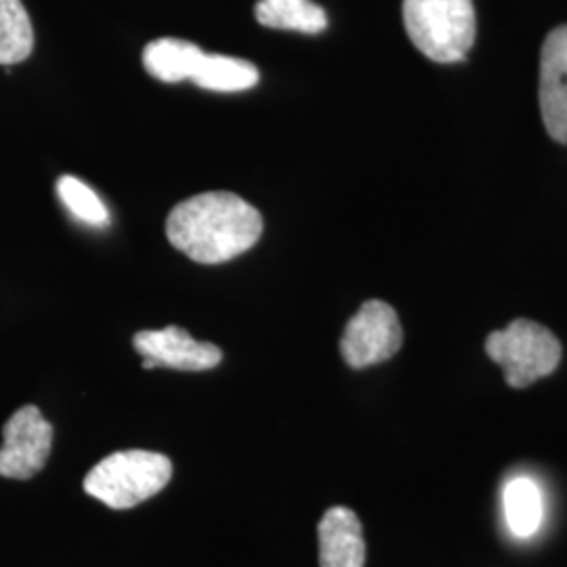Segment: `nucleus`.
I'll return each mask as SVG.
<instances>
[{
    "label": "nucleus",
    "instance_id": "nucleus-1",
    "mask_svg": "<svg viewBox=\"0 0 567 567\" xmlns=\"http://www.w3.org/2000/svg\"><path fill=\"white\" fill-rule=\"evenodd\" d=\"M261 236V213L231 192H204L177 204L166 217L168 243L196 264L231 261Z\"/></svg>",
    "mask_w": 567,
    "mask_h": 567
},
{
    "label": "nucleus",
    "instance_id": "nucleus-2",
    "mask_svg": "<svg viewBox=\"0 0 567 567\" xmlns=\"http://www.w3.org/2000/svg\"><path fill=\"white\" fill-rule=\"evenodd\" d=\"M173 475V463L158 452L122 450L93 466L84 477V492L116 511L137 507L156 496Z\"/></svg>",
    "mask_w": 567,
    "mask_h": 567
},
{
    "label": "nucleus",
    "instance_id": "nucleus-3",
    "mask_svg": "<svg viewBox=\"0 0 567 567\" xmlns=\"http://www.w3.org/2000/svg\"><path fill=\"white\" fill-rule=\"evenodd\" d=\"M402 13L410 41L429 60L463 61L475 42L473 0H404Z\"/></svg>",
    "mask_w": 567,
    "mask_h": 567
},
{
    "label": "nucleus",
    "instance_id": "nucleus-4",
    "mask_svg": "<svg viewBox=\"0 0 567 567\" xmlns=\"http://www.w3.org/2000/svg\"><path fill=\"white\" fill-rule=\"evenodd\" d=\"M486 353L505 370L508 386L526 389L557 370L561 343L545 326L515 320L487 337Z\"/></svg>",
    "mask_w": 567,
    "mask_h": 567
},
{
    "label": "nucleus",
    "instance_id": "nucleus-5",
    "mask_svg": "<svg viewBox=\"0 0 567 567\" xmlns=\"http://www.w3.org/2000/svg\"><path fill=\"white\" fill-rule=\"evenodd\" d=\"M404 343L395 309L385 301H365L344 326L341 353L347 365L362 370L391 360Z\"/></svg>",
    "mask_w": 567,
    "mask_h": 567
},
{
    "label": "nucleus",
    "instance_id": "nucleus-6",
    "mask_svg": "<svg viewBox=\"0 0 567 567\" xmlns=\"http://www.w3.org/2000/svg\"><path fill=\"white\" fill-rule=\"evenodd\" d=\"M0 475L9 480H32L41 473L53 446V425L37 405L20 408L2 429Z\"/></svg>",
    "mask_w": 567,
    "mask_h": 567
},
{
    "label": "nucleus",
    "instance_id": "nucleus-7",
    "mask_svg": "<svg viewBox=\"0 0 567 567\" xmlns=\"http://www.w3.org/2000/svg\"><path fill=\"white\" fill-rule=\"evenodd\" d=\"M133 347L142 355L145 370L173 368L183 372H203L217 368L224 360V353L217 344L196 341L179 326L142 330L133 337Z\"/></svg>",
    "mask_w": 567,
    "mask_h": 567
},
{
    "label": "nucleus",
    "instance_id": "nucleus-8",
    "mask_svg": "<svg viewBox=\"0 0 567 567\" xmlns=\"http://www.w3.org/2000/svg\"><path fill=\"white\" fill-rule=\"evenodd\" d=\"M540 112L548 135L567 143V25L555 28L543 44Z\"/></svg>",
    "mask_w": 567,
    "mask_h": 567
},
{
    "label": "nucleus",
    "instance_id": "nucleus-9",
    "mask_svg": "<svg viewBox=\"0 0 567 567\" xmlns=\"http://www.w3.org/2000/svg\"><path fill=\"white\" fill-rule=\"evenodd\" d=\"M320 567H364V529L347 507L328 508L318 527Z\"/></svg>",
    "mask_w": 567,
    "mask_h": 567
},
{
    "label": "nucleus",
    "instance_id": "nucleus-10",
    "mask_svg": "<svg viewBox=\"0 0 567 567\" xmlns=\"http://www.w3.org/2000/svg\"><path fill=\"white\" fill-rule=\"evenodd\" d=\"M204 51L194 42L182 39H158L143 49V68L156 81L175 82L192 81L203 61Z\"/></svg>",
    "mask_w": 567,
    "mask_h": 567
},
{
    "label": "nucleus",
    "instance_id": "nucleus-11",
    "mask_svg": "<svg viewBox=\"0 0 567 567\" xmlns=\"http://www.w3.org/2000/svg\"><path fill=\"white\" fill-rule=\"evenodd\" d=\"M255 18L265 28L301 34H320L328 28L324 9L313 0H259Z\"/></svg>",
    "mask_w": 567,
    "mask_h": 567
},
{
    "label": "nucleus",
    "instance_id": "nucleus-12",
    "mask_svg": "<svg viewBox=\"0 0 567 567\" xmlns=\"http://www.w3.org/2000/svg\"><path fill=\"white\" fill-rule=\"evenodd\" d=\"M259 70L250 61L219 55V53H204L203 61L198 63L196 74L192 82L206 91L215 93H238L248 91L259 84Z\"/></svg>",
    "mask_w": 567,
    "mask_h": 567
},
{
    "label": "nucleus",
    "instance_id": "nucleus-13",
    "mask_svg": "<svg viewBox=\"0 0 567 567\" xmlns=\"http://www.w3.org/2000/svg\"><path fill=\"white\" fill-rule=\"evenodd\" d=\"M34 49L32 21L21 0H0V65L28 60Z\"/></svg>",
    "mask_w": 567,
    "mask_h": 567
},
{
    "label": "nucleus",
    "instance_id": "nucleus-14",
    "mask_svg": "<svg viewBox=\"0 0 567 567\" xmlns=\"http://www.w3.org/2000/svg\"><path fill=\"white\" fill-rule=\"evenodd\" d=\"M503 505H505L507 524L513 529V534L527 538L540 527L543 494L532 480L527 477L511 480L503 492Z\"/></svg>",
    "mask_w": 567,
    "mask_h": 567
},
{
    "label": "nucleus",
    "instance_id": "nucleus-15",
    "mask_svg": "<svg viewBox=\"0 0 567 567\" xmlns=\"http://www.w3.org/2000/svg\"><path fill=\"white\" fill-rule=\"evenodd\" d=\"M58 196L61 204L70 210L72 217L93 227H105L110 224V213L102 198L79 177L63 175L58 182Z\"/></svg>",
    "mask_w": 567,
    "mask_h": 567
}]
</instances>
